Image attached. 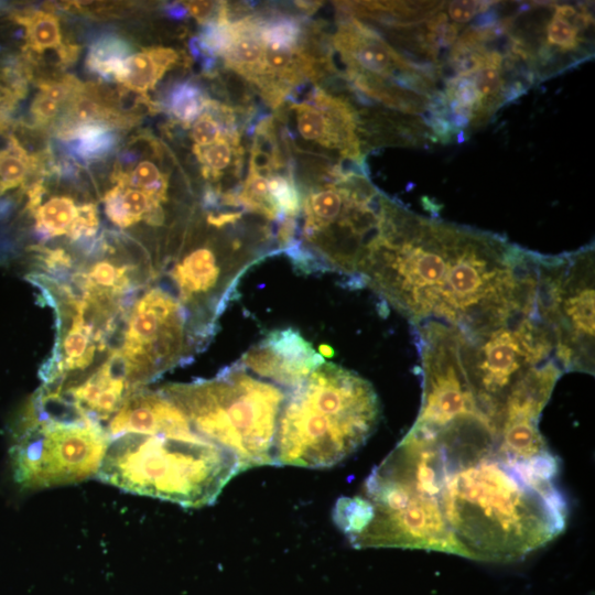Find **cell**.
<instances>
[{"label":"cell","instance_id":"cell-1","mask_svg":"<svg viewBox=\"0 0 595 595\" xmlns=\"http://www.w3.org/2000/svg\"><path fill=\"white\" fill-rule=\"evenodd\" d=\"M559 464L508 425L477 412L415 420L334 521L355 548H403L510 562L565 528Z\"/></svg>","mask_w":595,"mask_h":595},{"label":"cell","instance_id":"cell-2","mask_svg":"<svg viewBox=\"0 0 595 595\" xmlns=\"http://www.w3.org/2000/svg\"><path fill=\"white\" fill-rule=\"evenodd\" d=\"M524 250L498 235L422 218L398 206L358 278L412 325L437 322L470 335L513 305Z\"/></svg>","mask_w":595,"mask_h":595},{"label":"cell","instance_id":"cell-3","mask_svg":"<svg viewBox=\"0 0 595 595\" xmlns=\"http://www.w3.org/2000/svg\"><path fill=\"white\" fill-rule=\"evenodd\" d=\"M380 412L368 380L324 361L288 391L278 421L274 465L334 466L366 443Z\"/></svg>","mask_w":595,"mask_h":595},{"label":"cell","instance_id":"cell-4","mask_svg":"<svg viewBox=\"0 0 595 595\" xmlns=\"http://www.w3.org/2000/svg\"><path fill=\"white\" fill-rule=\"evenodd\" d=\"M239 473L234 454L196 433H129L110 437L96 476L128 493L199 508Z\"/></svg>","mask_w":595,"mask_h":595},{"label":"cell","instance_id":"cell-5","mask_svg":"<svg viewBox=\"0 0 595 595\" xmlns=\"http://www.w3.org/2000/svg\"><path fill=\"white\" fill-rule=\"evenodd\" d=\"M160 389L197 435L235 455L240 472L274 465L278 421L288 390L238 363L214 378L169 383Z\"/></svg>","mask_w":595,"mask_h":595},{"label":"cell","instance_id":"cell-6","mask_svg":"<svg viewBox=\"0 0 595 595\" xmlns=\"http://www.w3.org/2000/svg\"><path fill=\"white\" fill-rule=\"evenodd\" d=\"M109 440L100 422L40 388L13 430L9 450L13 478L24 489L83 482L97 475Z\"/></svg>","mask_w":595,"mask_h":595},{"label":"cell","instance_id":"cell-7","mask_svg":"<svg viewBox=\"0 0 595 595\" xmlns=\"http://www.w3.org/2000/svg\"><path fill=\"white\" fill-rule=\"evenodd\" d=\"M119 336L111 353L137 390L202 349L186 310L162 284H151L132 300Z\"/></svg>","mask_w":595,"mask_h":595},{"label":"cell","instance_id":"cell-8","mask_svg":"<svg viewBox=\"0 0 595 595\" xmlns=\"http://www.w3.org/2000/svg\"><path fill=\"white\" fill-rule=\"evenodd\" d=\"M556 358L566 371L594 372V250L565 253L558 303Z\"/></svg>","mask_w":595,"mask_h":595},{"label":"cell","instance_id":"cell-9","mask_svg":"<svg viewBox=\"0 0 595 595\" xmlns=\"http://www.w3.org/2000/svg\"><path fill=\"white\" fill-rule=\"evenodd\" d=\"M237 363L257 377L290 391L321 366L324 357L298 331L283 328L268 333Z\"/></svg>","mask_w":595,"mask_h":595},{"label":"cell","instance_id":"cell-10","mask_svg":"<svg viewBox=\"0 0 595 595\" xmlns=\"http://www.w3.org/2000/svg\"><path fill=\"white\" fill-rule=\"evenodd\" d=\"M109 437L123 434H169L195 433L184 413L161 389L141 388L130 394L119 410L110 418L107 426Z\"/></svg>","mask_w":595,"mask_h":595},{"label":"cell","instance_id":"cell-11","mask_svg":"<svg viewBox=\"0 0 595 595\" xmlns=\"http://www.w3.org/2000/svg\"><path fill=\"white\" fill-rule=\"evenodd\" d=\"M102 203L108 219L120 228L140 221L159 227L165 221L164 203L137 188L116 184L105 193Z\"/></svg>","mask_w":595,"mask_h":595},{"label":"cell","instance_id":"cell-12","mask_svg":"<svg viewBox=\"0 0 595 595\" xmlns=\"http://www.w3.org/2000/svg\"><path fill=\"white\" fill-rule=\"evenodd\" d=\"M180 60L181 54L171 47L144 48L125 60L117 82L127 89L143 95Z\"/></svg>","mask_w":595,"mask_h":595},{"label":"cell","instance_id":"cell-13","mask_svg":"<svg viewBox=\"0 0 595 595\" xmlns=\"http://www.w3.org/2000/svg\"><path fill=\"white\" fill-rule=\"evenodd\" d=\"M260 20L249 15L235 21L237 35L221 56L227 67L253 83L263 72L264 46L259 35Z\"/></svg>","mask_w":595,"mask_h":595},{"label":"cell","instance_id":"cell-14","mask_svg":"<svg viewBox=\"0 0 595 595\" xmlns=\"http://www.w3.org/2000/svg\"><path fill=\"white\" fill-rule=\"evenodd\" d=\"M11 20L24 28L23 52L43 54L46 50L57 51L64 44L58 18L53 12L28 9L14 12Z\"/></svg>","mask_w":595,"mask_h":595},{"label":"cell","instance_id":"cell-15","mask_svg":"<svg viewBox=\"0 0 595 595\" xmlns=\"http://www.w3.org/2000/svg\"><path fill=\"white\" fill-rule=\"evenodd\" d=\"M132 55L131 44L116 35L105 34L95 40L86 56V67L106 82L116 80L123 69V62Z\"/></svg>","mask_w":595,"mask_h":595},{"label":"cell","instance_id":"cell-16","mask_svg":"<svg viewBox=\"0 0 595 595\" xmlns=\"http://www.w3.org/2000/svg\"><path fill=\"white\" fill-rule=\"evenodd\" d=\"M115 130L101 122L78 126L69 141L73 143L71 152L84 162L102 160L118 143V134Z\"/></svg>","mask_w":595,"mask_h":595},{"label":"cell","instance_id":"cell-17","mask_svg":"<svg viewBox=\"0 0 595 595\" xmlns=\"http://www.w3.org/2000/svg\"><path fill=\"white\" fill-rule=\"evenodd\" d=\"M111 182L143 191L164 204L167 202L169 175L161 173L151 161H140L131 172L116 165Z\"/></svg>","mask_w":595,"mask_h":595},{"label":"cell","instance_id":"cell-18","mask_svg":"<svg viewBox=\"0 0 595 595\" xmlns=\"http://www.w3.org/2000/svg\"><path fill=\"white\" fill-rule=\"evenodd\" d=\"M207 100L197 84L183 82L172 88L166 106L172 117L187 128L204 112Z\"/></svg>","mask_w":595,"mask_h":595},{"label":"cell","instance_id":"cell-19","mask_svg":"<svg viewBox=\"0 0 595 595\" xmlns=\"http://www.w3.org/2000/svg\"><path fill=\"white\" fill-rule=\"evenodd\" d=\"M193 152L202 164V174L206 180L217 182L223 171L234 160L241 161L242 148L221 133L220 138L207 147H193Z\"/></svg>","mask_w":595,"mask_h":595},{"label":"cell","instance_id":"cell-20","mask_svg":"<svg viewBox=\"0 0 595 595\" xmlns=\"http://www.w3.org/2000/svg\"><path fill=\"white\" fill-rule=\"evenodd\" d=\"M302 33L301 23L292 17L260 20L259 35L263 45L296 48Z\"/></svg>","mask_w":595,"mask_h":595},{"label":"cell","instance_id":"cell-21","mask_svg":"<svg viewBox=\"0 0 595 595\" xmlns=\"http://www.w3.org/2000/svg\"><path fill=\"white\" fill-rule=\"evenodd\" d=\"M547 47H555L556 52L565 53L578 48L582 43V32L571 19H565L555 12L547 24Z\"/></svg>","mask_w":595,"mask_h":595},{"label":"cell","instance_id":"cell-22","mask_svg":"<svg viewBox=\"0 0 595 595\" xmlns=\"http://www.w3.org/2000/svg\"><path fill=\"white\" fill-rule=\"evenodd\" d=\"M61 106L58 102L52 100L43 93H39L31 104L30 112L32 117V126L46 129L52 127L56 119L60 117Z\"/></svg>","mask_w":595,"mask_h":595},{"label":"cell","instance_id":"cell-23","mask_svg":"<svg viewBox=\"0 0 595 595\" xmlns=\"http://www.w3.org/2000/svg\"><path fill=\"white\" fill-rule=\"evenodd\" d=\"M221 133L219 122L206 111L192 123L191 137L195 145L207 147L213 144L220 138Z\"/></svg>","mask_w":595,"mask_h":595},{"label":"cell","instance_id":"cell-24","mask_svg":"<svg viewBox=\"0 0 595 595\" xmlns=\"http://www.w3.org/2000/svg\"><path fill=\"white\" fill-rule=\"evenodd\" d=\"M493 2L485 1H450L447 14L455 23H467L477 13L485 12Z\"/></svg>","mask_w":595,"mask_h":595},{"label":"cell","instance_id":"cell-25","mask_svg":"<svg viewBox=\"0 0 595 595\" xmlns=\"http://www.w3.org/2000/svg\"><path fill=\"white\" fill-rule=\"evenodd\" d=\"M183 3L187 12L202 24L216 21L221 6V2L215 1H187Z\"/></svg>","mask_w":595,"mask_h":595},{"label":"cell","instance_id":"cell-26","mask_svg":"<svg viewBox=\"0 0 595 595\" xmlns=\"http://www.w3.org/2000/svg\"><path fill=\"white\" fill-rule=\"evenodd\" d=\"M164 12L170 19L177 21L185 19L188 14L184 3L180 2L164 6Z\"/></svg>","mask_w":595,"mask_h":595}]
</instances>
